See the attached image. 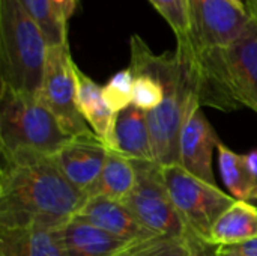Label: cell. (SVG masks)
<instances>
[{"mask_svg": "<svg viewBox=\"0 0 257 256\" xmlns=\"http://www.w3.org/2000/svg\"><path fill=\"white\" fill-rule=\"evenodd\" d=\"M0 228L57 229L87 196L71 184L53 155L30 149L0 152Z\"/></svg>", "mask_w": 257, "mask_h": 256, "instance_id": "6da1fadb", "label": "cell"}, {"mask_svg": "<svg viewBox=\"0 0 257 256\" xmlns=\"http://www.w3.org/2000/svg\"><path fill=\"white\" fill-rule=\"evenodd\" d=\"M130 47V68L154 74L164 86L163 103L148 113L154 161L163 167L179 164L182 128L188 118L202 107L196 77L176 51L155 54L139 35L131 36Z\"/></svg>", "mask_w": 257, "mask_h": 256, "instance_id": "7a4b0ae2", "label": "cell"}, {"mask_svg": "<svg viewBox=\"0 0 257 256\" xmlns=\"http://www.w3.org/2000/svg\"><path fill=\"white\" fill-rule=\"evenodd\" d=\"M48 41L17 0H0V86L38 98Z\"/></svg>", "mask_w": 257, "mask_h": 256, "instance_id": "3957f363", "label": "cell"}, {"mask_svg": "<svg viewBox=\"0 0 257 256\" xmlns=\"http://www.w3.org/2000/svg\"><path fill=\"white\" fill-rule=\"evenodd\" d=\"M69 137L38 98L0 86V152L30 149L54 155Z\"/></svg>", "mask_w": 257, "mask_h": 256, "instance_id": "277c9868", "label": "cell"}, {"mask_svg": "<svg viewBox=\"0 0 257 256\" xmlns=\"http://www.w3.org/2000/svg\"><path fill=\"white\" fill-rule=\"evenodd\" d=\"M163 175L190 238L200 244H212L214 225L236 199L220 190L218 186L193 177L181 164L163 167Z\"/></svg>", "mask_w": 257, "mask_h": 256, "instance_id": "5b68a950", "label": "cell"}, {"mask_svg": "<svg viewBox=\"0 0 257 256\" xmlns=\"http://www.w3.org/2000/svg\"><path fill=\"white\" fill-rule=\"evenodd\" d=\"M137 180L131 193L122 201L130 213L151 232L163 237H188L164 181L163 166L155 161L133 160Z\"/></svg>", "mask_w": 257, "mask_h": 256, "instance_id": "8992f818", "label": "cell"}, {"mask_svg": "<svg viewBox=\"0 0 257 256\" xmlns=\"http://www.w3.org/2000/svg\"><path fill=\"white\" fill-rule=\"evenodd\" d=\"M188 35L176 47L191 51L226 50L251 20L247 8L230 0H188Z\"/></svg>", "mask_w": 257, "mask_h": 256, "instance_id": "52a82bcc", "label": "cell"}, {"mask_svg": "<svg viewBox=\"0 0 257 256\" xmlns=\"http://www.w3.org/2000/svg\"><path fill=\"white\" fill-rule=\"evenodd\" d=\"M69 41L48 47L47 63L38 100L57 118L68 136L92 131L77 109V84Z\"/></svg>", "mask_w": 257, "mask_h": 256, "instance_id": "ba28073f", "label": "cell"}, {"mask_svg": "<svg viewBox=\"0 0 257 256\" xmlns=\"http://www.w3.org/2000/svg\"><path fill=\"white\" fill-rule=\"evenodd\" d=\"M227 81L235 101L257 113V21L253 18L224 51Z\"/></svg>", "mask_w": 257, "mask_h": 256, "instance_id": "9c48e42d", "label": "cell"}, {"mask_svg": "<svg viewBox=\"0 0 257 256\" xmlns=\"http://www.w3.org/2000/svg\"><path fill=\"white\" fill-rule=\"evenodd\" d=\"M107 152L108 148L93 131H89L69 137L53 158L66 180L86 195L96 183L104 167Z\"/></svg>", "mask_w": 257, "mask_h": 256, "instance_id": "30bf717a", "label": "cell"}, {"mask_svg": "<svg viewBox=\"0 0 257 256\" xmlns=\"http://www.w3.org/2000/svg\"><path fill=\"white\" fill-rule=\"evenodd\" d=\"M220 143V137L206 118L203 107H199L182 128L179 142V164L193 177L217 186L212 169V155L214 149Z\"/></svg>", "mask_w": 257, "mask_h": 256, "instance_id": "8fae6325", "label": "cell"}, {"mask_svg": "<svg viewBox=\"0 0 257 256\" xmlns=\"http://www.w3.org/2000/svg\"><path fill=\"white\" fill-rule=\"evenodd\" d=\"M74 217L87 222L122 241H134L157 235L145 228L122 202L102 196L87 198Z\"/></svg>", "mask_w": 257, "mask_h": 256, "instance_id": "7c38bea8", "label": "cell"}, {"mask_svg": "<svg viewBox=\"0 0 257 256\" xmlns=\"http://www.w3.org/2000/svg\"><path fill=\"white\" fill-rule=\"evenodd\" d=\"M107 148L131 160L154 161L148 113L136 106L116 113Z\"/></svg>", "mask_w": 257, "mask_h": 256, "instance_id": "4fadbf2b", "label": "cell"}, {"mask_svg": "<svg viewBox=\"0 0 257 256\" xmlns=\"http://www.w3.org/2000/svg\"><path fill=\"white\" fill-rule=\"evenodd\" d=\"M56 234L65 256H114L125 243H128L77 217H72L57 228Z\"/></svg>", "mask_w": 257, "mask_h": 256, "instance_id": "5bb4252c", "label": "cell"}, {"mask_svg": "<svg viewBox=\"0 0 257 256\" xmlns=\"http://www.w3.org/2000/svg\"><path fill=\"white\" fill-rule=\"evenodd\" d=\"M74 74L77 84V109L83 119L86 121V124L89 125V128L93 131V134L105 146H108L110 133L116 113H113L107 106L102 95V86H99L95 80L84 74L77 66V63L74 65Z\"/></svg>", "mask_w": 257, "mask_h": 256, "instance_id": "9a60e30c", "label": "cell"}, {"mask_svg": "<svg viewBox=\"0 0 257 256\" xmlns=\"http://www.w3.org/2000/svg\"><path fill=\"white\" fill-rule=\"evenodd\" d=\"M0 256H65L56 229L0 228Z\"/></svg>", "mask_w": 257, "mask_h": 256, "instance_id": "2e32d148", "label": "cell"}, {"mask_svg": "<svg viewBox=\"0 0 257 256\" xmlns=\"http://www.w3.org/2000/svg\"><path fill=\"white\" fill-rule=\"evenodd\" d=\"M137 170L134 161L113 149H108L104 167L96 183L87 190L86 196H102L122 202L134 189Z\"/></svg>", "mask_w": 257, "mask_h": 256, "instance_id": "e0dca14e", "label": "cell"}, {"mask_svg": "<svg viewBox=\"0 0 257 256\" xmlns=\"http://www.w3.org/2000/svg\"><path fill=\"white\" fill-rule=\"evenodd\" d=\"M257 237V207L250 202L236 201L227 208L211 232L214 246L238 244Z\"/></svg>", "mask_w": 257, "mask_h": 256, "instance_id": "ac0fdd59", "label": "cell"}, {"mask_svg": "<svg viewBox=\"0 0 257 256\" xmlns=\"http://www.w3.org/2000/svg\"><path fill=\"white\" fill-rule=\"evenodd\" d=\"M217 149L220 175L229 195L236 201L250 204L256 201L257 178L248 167L245 154H238L224 143H220Z\"/></svg>", "mask_w": 257, "mask_h": 256, "instance_id": "d6986e66", "label": "cell"}, {"mask_svg": "<svg viewBox=\"0 0 257 256\" xmlns=\"http://www.w3.org/2000/svg\"><path fill=\"white\" fill-rule=\"evenodd\" d=\"M196 243L188 237H163L155 235L151 238H142L125 243L114 256H190Z\"/></svg>", "mask_w": 257, "mask_h": 256, "instance_id": "ffe728a7", "label": "cell"}, {"mask_svg": "<svg viewBox=\"0 0 257 256\" xmlns=\"http://www.w3.org/2000/svg\"><path fill=\"white\" fill-rule=\"evenodd\" d=\"M20 6L38 23L50 45L68 42V26L53 12L50 0H17Z\"/></svg>", "mask_w": 257, "mask_h": 256, "instance_id": "44dd1931", "label": "cell"}, {"mask_svg": "<svg viewBox=\"0 0 257 256\" xmlns=\"http://www.w3.org/2000/svg\"><path fill=\"white\" fill-rule=\"evenodd\" d=\"M131 71L134 74L133 106H136L140 110H145L146 113L155 110L164 100L163 83L148 71H142V69H131Z\"/></svg>", "mask_w": 257, "mask_h": 256, "instance_id": "7402d4cb", "label": "cell"}, {"mask_svg": "<svg viewBox=\"0 0 257 256\" xmlns=\"http://www.w3.org/2000/svg\"><path fill=\"white\" fill-rule=\"evenodd\" d=\"M134 74L130 68L117 71L102 86V95L113 113H119L133 106Z\"/></svg>", "mask_w": 257, "mask_h": 256, "instance_id": "603a6c76", "label": "cell"}, {"mask_svg": "<svg viewBox=\"0 0 257 256\" xmlns=\"http://www.w3.org/2000/svg\"><path fill=\"white\" fill-rule=\"evenodd\" d=\"M149 3L170 26L176 41L184 39L188 35V0H149Z\"/></svg>", "mask_w": 257, "mask_h": 256, "instance_id": "cb8c5ba5", "label": "cell"}, {"mask_svg": "<svg viewBox=\"0 0 257 256\" xmlns=\"http://www.w3.org/2000/svg\"><path fill=\"white\" fill-rule=\"evenodd\" d=\"M217 256H257V237L238 244L217 246Z\"/></svg>", "mask_w": 257, "mask_h": 256, "instance_id": "d4e9b609", "label": "cell"}, {"mask_svg": "<svg viewBox=\"0 0 257 256\" xmlns=\"http://www.w3.org/2000/svg\"><path fill=\"white\" fill-rule=\"evenodd\" d=\"M50 6L54 15L65 24L69 26V20L78 9V0H50Z\"/></svg>", "mask_w": 257, "mask_h": 256, "instance_id": "484cf974", "label": "cell"}, {"mask_svg": "<svg viewBox=\"0 0 257 256\" xmlns=\"http://www.w3.org/2000/svg\"><path fill=\"white\" fill-rule=\"evenodd\" d=\"M190 256H217V246L214 244H196Z\"/></svg>", "mask_w": 257, "mask_h": 256, "instance_id": "4316f807", "label": "cell"}, {"mask_svg": "<svg viewBox=\"0 0 257 256\" xmlns=\"http://www.w3.org/2000/svg\"><path fill=\"white\" fill-rule=\"evenodd\" d=\"M245 157H247V163H248L250 170L254 174V177L257 178V149L250 151L248 154H245Z\"/></svg>", "mask_w": 257, "mask_h": 256, "instance_id": "83f0119b", "label": "cell"}, {"mask_svg": "<svg viewBox=\"0 0 257 256\" xmlns=\"http://www.w3.org/2000/svg\"><path fill=\"white\" fill-rule=\"evenodd\" d=\"M244 2H245V6H247L250 17L254 21H257V0H244Z\"/></svg>", "mask_w": 257, "mask_h": 256, "instance_id": "f1b7e54d", "label": "cell"}, {"mask_svg": "<svg viewBox=\"0 0 257 256\" xmlns=\"http://www.w3.org/2000/svg\"><path fill=\"white\" fill-rule=\"evenodd\" d=\"M230 2H233V3H235V5H238V6L247 8V6H245V2H244V0H230Z\"/></svg>", "mask_w": 257, "mask_h": 256, "instance_id": "f546056e", "label": "cell"}, {"mask_svg": "<svg viewBox=\"0 0 257 256\" xmlns=\"http://www.w3.org/2000/svg\"><path fill=\"white\" fill-rule=\"evenodd\" d=\"M256 202H257V199H256Z\"/></svg>", "mask_w": 257, "mask_h": 256, "instance_id": "4dcf8cb0", "label": "cell"}]
</instances>
